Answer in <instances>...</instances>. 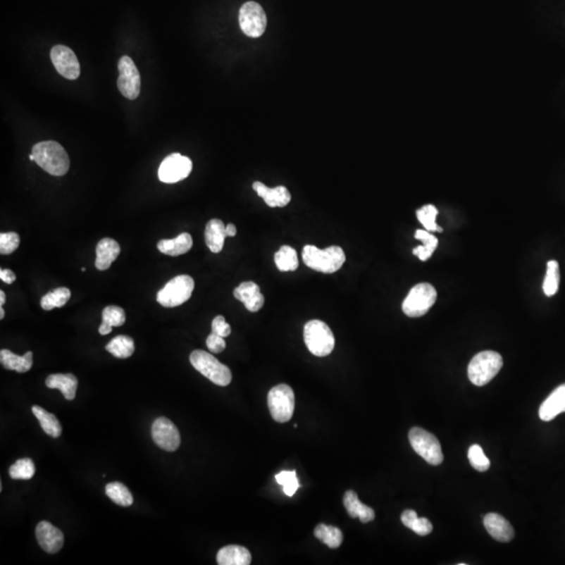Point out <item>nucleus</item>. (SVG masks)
<instances>
[{
    "instance_id": "f257e3e1",
    "label": "nucleus",
    "mask_w": 565,
    "mask_h": 565,
    "mask_svg": "<svg viewBox=\"0 0 565 565\" xmlns=\"http://www.w3.org/2000/svg\"><path fill=\"white\" fill-rule=\"evenodd\" d=\"M35 163L54 176H63L70 170V161L66 149L55 141L41 142L32 150Z\"/></svg>"
},
{
    "instance_id": "2f4dec72",
    "label": "nucleus",
    "mask_w": 565,
    "mask_h": 565,
    "mask_svg": "<svg viewBox=\"0 0 565 565\" xmlns=\"http://www.w3.org/2000/svg\"><path fill=\"white\" fill-rule=\"evenodd\" d=\"M275 262L281 271H294L299 268V258L294 248L284 245L275 254Z\"/></svg>"
},
{
    "instance_id": "c756f323",
    "label": "nucleus",
    "mask_w": 565,
    "mask_h": 565,
    "mask_svg": "<svg viewBox=\"0 0 565 565\" xmlns=\"http://www.w3.org/2000/svg\"><path fill=\"white\" fill-rule=\"evenodd\" d=\"M106 350L116 358H129L135 350L132 338L126 335H118L114 337L106 346Z\"/></svg>"
},
{
    "instance_id": "473e14b6",
    "label": "nucleus",
    "mask_w": 565,
    "mask_h": 565,
    "mask_svg": "<svg viewBox=\"0 0 565 565\" xmlns=\"http://www.w3.org/2000/svg\"><path fill=\"white\" fill-rule=\"evenodd\" d=\"M71 292L70 289L66 287H60V288L55 289L51 292L47 293L46 295L41 299V307L42 309L49 311V310L55 309V308H61L70 301Z\"/></svg>"
},
{
    "instance_id": "f03ea898",
    "label": "nucleus",
    "mask_w": 565,
    "mask_h": 565,
    "mask_svg": "<svg viewBox=\"0 0 565 565\" xmlns=\"http://www.w3.org/2000/svg\"><path fill=\"white\" fill-rule=\"evenodd\" d=\"M304 263L309 268L323 273H334L346 262V254L340 247L319 249L314 245H306L303 249Z\"/></svg>"
},
{
    "instance_id": "9b49d317",
    "label": "nucleus",
    "mask_w": 565,
    "mask_h": 565,
    "mask_svg": "<svg viewBox=\"0 0 565 565\" xmlns=\"http://www.w3.org/2000/svg\"><path fill=\"white\" fill-rule=\"evenodd\" d=\"M118 88L120 94L128 99L135 100L141 92V75L133 60L129 56H123L118 61Z\"/></svg>"
},
{
    "instance_id": "2eb2a0df",
    "label": "nucleus",
    "mask_w": 565,
    "mask_h": 565,
    "mask_svg": "<svg viewBox=\"0 0 565 565\" xmlns=\"http://www.w3.org/2000/svg\"><path fill=\"white\" fill-rule=\"evenodd\" d=\"M36 538L41 549L46 553L56 554L63 547L64 535L49 521H41L36 528Z\"/></svg>"
},
{
    "instance_id": "423d86ee",
    "label": "nucleus",
    "mask_w": 565,
    "mask_h": 565,
    "mask_svg": "<svg viewBox=\"0 0 565 565\" xmlns=\"http://www.w3.org/2000/svg\"><path fill=\"white\" fill-rule=\"evenodd\" d=\"M437 301V290L428 282L416 285L409 291L402 304L404 314L409 318H420L430 310Z\"/></svg>"
},
{
    "instance_id": "7ed1b4c3",
    "label": "nucleus",
    "mask_w": 565,
    "mask_h": 565,
    "mask_svg": "<svg viewBox=\"0 0 565 565\" xmlns=\"http://www.w3.org/2000/svg\"><path fill=\"white\" fill-rule=\"evenodd\" d=\"M502 355L495 351H483L476 354L468 366L469 380L476 387H484L502 370Z\"/></svg>"
},
{
    "instance_id": "37998d69",
    "label": "nucleus",
    "mask_w": 565,
    "mask_h": 565,
    "mask_svg": "<svg viewBox=\"0 0 565 565\" xmlns=\"http://www.w3.org/2000/svg\"><path fill=\"white\" fill-rule=\"evenodd\" d=\"M411 530H413L416 534L420 535V536H426V535L430 534L431 530H433V525L425 517H417L413 525H411Z\"/></svg>"
},
{
    "instance_id": "f8f14e48",
    "label": "nucleus",
    "mask_w": 565,
    "mask_h": 565,
    "mask_svg": "<svg viewBox=\"0 0 565 565\" xmlns=\"http://www.w3.org/2000/svg\"><path fill=\"white\" fill-rule=\"evenodd\" d=\"M193 163L189 157L173 153L163 159L159 169V178L161 182L176 183L191 174Z\"/></svg>"
},
{
    "instance_id": "393cba45",
    "label": "nucleus",
    "mask_w": 565,
    "mask_h": 565,
    "mask_svg": "<svg viewBox=\"0 0 565 565\" xmlns=\"http://www.w3.org/2000/svg\"><path fill=\"white\" fill-rule=\"evenodd\" d=\"M192 247H193V239L187 232H182L175 239L161 240L157 244L159 252L171 256H178L187 254L191 250Z\"/></svg>"
},
{
    "instance_id": "dca6fc26",
    "label": "nucleus",
    "mask_w": 565,
    "mask_h": 565,
    "mask_svg": "<svg viewBox=\"0 0 565 565\" xmlns=\"http://www.w3.org/2000/svg\"><path fill=\"white\" fill-rule=\"evenodd\" d=\"M234 297L244 304L250 312H258L265 303L264 295L261 293L260 287L254 282H244L234 290Z\"/></svg>"
},
{
    "instance_id": "bb28decb",
    "label": "nucleus",
    "mask_w": 565,
    "mask_h": 565,
    "mask_svg": "<svg viewBox=\"0 0 565 565\" xmlns=\"http://www.w3.org/2000/svg\"><path fill=\"white\" fill-rule=\"evenodd\" d=\"M102 323L99 328V333L101 335H107L111 333L112 328L120 327L126 321V314L122 308L118 306H108L103 310Z\"/></svg>"
},
{
    "instance_id": "9d476101",
    "label": "nucleus",
    "mask_w": 565,
    "mask_h": 565,
    "mask_svg": "<svg viewBox=\"0 0 565 565\" xmlns=\"http://www.w3.org/2000/svg\"><path fill=\"white\" fill-rule=\"evenodd\" d=\"M239 23L245 35L250 38H259L266 30L267 16L260 4L248 1L240 8Z\"/></svg>"
},
{
    "instance_id": "58836bf2",
    "label": "nucleus",
    "mask_w": 565,
    "mask_h": 565,
    "mask_svg": "<svg viewBox=\"0 0 565 565\" xmlns=\"http://www.w3.org/2000/svg\"><path fill=\"white\" fill-rule=\"evenodd\" d=\"M468 459L474 469L485 472L490 468V461L485 454L484 450L478 444H474L468 450Z\"/></svg>"
},
{
    "instance_id": "f704fd0d",
    "label": "nucleus",
    "mask_w": 565,
    "mask_h": 565,
    "mask_svg": "<svg viewBox=\"0 0 565 565\" xmlns=\"http://www.w3.org/2000/svg\"><path fill=\"white\" fill-rule=\"evenodd\" d=\"M560 273L557 261H549L547 265V275L543 282V291L547 297H553L559 288Z\"/></svg>"
},
{
    "instance_id": "4468645a",
    "label": "nucleus",
    "mask_w": 565,
    "mask_h": 565,
    "mask_svg": "<svg viewBox=\"0 0 565 565\" xmlns=\"http://www.w3.org/2000/svg\"><path fill=\"white\" fill-rule=\"evenodd\" d=\"M51 59L58 73L68 80H77L81 73L79 60L70 47L56 45L51 49Z\"/></svg>"
},
{
    "instance_id": "c9c22d12",
    "label": "nucleus",
    "mask_w": 565,
    "mask_h": 565,
    "mask_svg": "<svg viewBox=\"0 0 565 565\" xmlns=\"http://www.w3.org/2000/svg\"><path fill=\"white\" fill-rule=\"evenodd\" d=\"M13 480H31L36 473V467L31 459H18L8 470Z\"/></svg>"
},
{
    "instance_id": "20e7f679",
    "label": "nucleus",
    "mask_w": 565,
    "mask_h": 565,
    "mask_svg": "<svg viewBox=\"0 0 565 565\" xmlns=\"http://www.w3.org/2000/svg\"><path fill=\"white\" fill-rule=\"evenodd\" d=\"M192 366L204 377L219 387H228L232 383V372L228 366L221 364L212 354L195 350L190 356Z\"/></svg>"
},
{
    "instance_id": "39448f33",
    "label": "nucleus",
    "mask_w": 565,
    "mask_h": 565,
    "mask_svg": "<svg viewBox=\"0 0 565 565\" xmlns=\"http://www.w3.org/2000/svg\"><path fill=\"white\" fill-rule=\"evenodd\" d=\"M304 340L308 350L318 357L330 355L335 347V338L329 325L318 319L308 321L304 328Z\"/></svg>"
},
{
    "instance_id": "e433bc0d",
    "label": "nucleus",
    "mask_w": 565,
    "mask_h": 565,
    "mask_svg": "<svg viewBox=\"0 0 565 565\" xmlns=\"http://www.w3.org/2000/svg\"><path fill=\"white\" fill-rule=\"evenodd\" d=\"M437 210L433 204H427L423 208L417 211V217L419 221L423 224L425 230L430 232H443L441 228L437 226L435 219H437Z\"/></svg>"
},
{
    "instance_id": "c03bdc74",
    "label": "nucleus",
    "mask_w": 565,
    "mask_h": 565,
    "mask_svg": "<svg viewBox=\"0 0 565 565\" xmlns=\"http://www.w3.org/2000/svg\"><path fill=\"white\" fill-rule=\"evenodd\" d=\"M417 517L418 515L417 513H416V511L405 510L404 512L402 513V515H401V521H402V523L405 526V527L411 529V525H413L414 521H415V519H417Z\"/></svg>"
},
{
    "instance_id": "6e6552de",
    "label": "nucleus",
    "mask_w": 565,
    "mask_h": 565,
    "mask_svg": "<svg viewBox=\"0 0 565 565\" xmlns=\"http://www.w3.org/2000/svg\"><path fill=\"white\" fill-rule=\"evenodd\" d=\"M195 282L190 275H178L171 280L159 293L157 302L163 307L174 308L189 301Z\"/></svg>"
},
{
    "instance_id": "1a4fd4ad",
    "label": "nucleus",
    "mask_w": 565,
    "mask_h": 565,
    "mask_svg": "<svg viewBox=\"0 0 565 565\" xmlns=\"http://www.w3.org/2000/svg\"><path fill=\"white\" fill-rule=\"evenodd\" d=\"M268 407L271 417L279 423L288 422L294 413V392L289 385H279L268 392Z\"/></svg>"
},
{
    "instance_id": "49530a36",
    "label": "nucleus",
    "mask_w": 565,
    "mask_h": 565,
    "mask_svg": "<svg viewBox=\"0 0 565 565\" xmlns=\"http://www.w3.org/2000/svg\"><path fill=\"white\" fill-rule=\"evenodd\" d=\"M237 235V228L234 224L230 223L226 225V236L235 237Z\"/></svg>"
},
{
    "instance_id": "a211bd4d",
    "label": "nucleus",
    "mask_w": 565,
    "mask_h": 565,
    "mask_svg": "<svg viewBox=\"0 0 565 565\" xmlns=\"http://www.w3.org/2000/svg\"><path fill=\"white\" fill-rule=\"evenodd\" d=\"M484 526L489 534L500 542H510L514 538V530L502 515L489 513L484 517Z\"/></svg>"
},
{
    "instance_id": "7c9ffc66",
    "label": "nucleus",
    "mask_w": 565,
    "mask_h": 565,
    "mask_svg": "<svg viewBox=\"0 0 565 565\" xmlns=\"http://www.w3.org/2000/svg\"><path fill=\"white\" fill-rule=\"evenodd\" d=\"M314 535L316 538L319 539L321 542L327 545L330 549H337L342 545V532L338 528L333 527V526H327L321 523L314 530Z\"/></svg>"
},
{
    "instance_id": "4c0bfd02",
    "label": "nucleus",
    "mask_w": 565,
    "mask_h": 565,
    "mask_svg": "<svg viewBox=\"0 0 565 565\" xmlns=\"http://www.w3.org/2000/svg\"><path fill=\"white\" fill-rule=\"evenodd\" d=\"M275 480L278 484L282 486L285 495L287 496H293L297 492V489L299 488V478L297 476V471H282L275 476Z\"/></svg>"
},
{
    "instance_id": "6ab92c4d",
    "label": "nucleus",
    "mask_w": 565,
    "mask_h": 565,
    "mask_svg": "<svg viewBox=\"0 0 565 565\" xmlns=\"http://www.w3.org/2000/svg\"><path fill=\"white\" fill-rule=\"evenodd\" d=\"M565 411V383L554 390L539 409V417L549 422Z\"/></svg>"
},
{
    "instance_id": "0eeeda50",
    "label": "nucleus",
    "mask_w": 565,
    "mask_h": 565,
    "mask_svg": "<svg viewBox=\"0 0 565 565\" xmlns=\"http://www.w3.org/2000/svg\"><path fill=\"white\" fill-rule=\"evenodd\" d=\"M409 439L413 449L427 463L437 466L443 461L441 444L433 433L420 427H414L409 430Z\"/></svg>"
},
{
    "instance_id": "5701e85b",
    "label": "nucleus",
    "mask_w": 565,
    "mask_h": 565,
    "mask_svg": "<svg viewBox=\"0 0 565 565\" xmlns=\"http://www.w3.org/2000/svg\"><path fill=\"white\" fill-rule=\"evenodd\" d=\"M45 385L49 389L61 390L66 400H73L75 398L77 389V379L73 374H53L49 375L45 380Z\"/></svg>"
},
{
    "instance_id": "de8ad7c7",
    "label": "nucleus",
    "mask_w": 565,
    "mask_h": 565,
    "mask_svg": "<svg viewBox=\"0 0 565 565\" xmlns=\"http://www.w3.org/2000/svg\"><path fill=\"white\" fill-rule=\"evenodd\" d=\"M4 303H6V294H4V291H0V306H4Z\"/></svg>"
},
{
    "instance_id": "aec40b11",
    "label": "nucleus",
    "mask_w": 565,
    "mask_h": 565,
    "mask_svg": "<svg viewBox=\"0 0 565 565\" xmlns=\"http://www.w3.org/2000/svg\"><path fill=\"white\" fill-rule=\"evenodd\" d=\"M217 564L219 565H249L252 564V554L247 547H241V545H226L218 552Z\"/></svg>"
},
{
    "instance_id": "ea45409f",
    "label": "nucleus",
    "mask_w": 565,
    "mask_h": 565,
    "mask_svg": "<svg viewBox=\"0 0 565 565\" xmlns=\"http://www.w3.org/2000/svg\"><path fill=\"white\" fill-rule=\"evenodd\" d=\"M20 244V237L16 232H2L0 234V254H11Z\"/></svg>"
},
{
    "instance_id": "b1692460",
    "label": "nucleus",
    "mask_w": 565,
    "mask_h": 565,
    "mask_svg": "<svg viewBox=\"0 0 565 565\" xmlns=\"http://www.w3.org/2000/svg\"><path fill=\"white\" fill-rule=\"evenodd\" d=\"M206 243L211 252L218 254L223 249L226 237V226L219 219H212L206 226Z\"/></svg>"
},
{
    "instance_id": "09e8293b",
    "label": "nucleus",
    "mask_w": 565,
    "mask_h": 565,
    "mask_svg": "<svg viewBox=\"0 0 565 565\" xmlns=\"http://www.w3.org/2000/svg\"><path fill=\"white\" fill-rule=\"evenodd\" d=\"M4 314H6V313H4V308H2V307L0 308V319H4Z\"/></svg>"
},
{
    "instance_id": "cd10ccee",
    "label": "nucleus",
    "mask_w": 565,
    "mask_h": 565,
    "mask_svg": "<svg viewBox=\"0 0 565 565\" xmlns=\"http://www.w3.org/2000/svg\"><path fill=\"white\" fill-rule=\"evenodd\" d=\"M32 411L38 419L39 423H40L45 433L53 437H59L61 435L62 426L55 415L49 413L42 407L38 406V405H34L32 407Z\"/></svg>"
},
{
    "instance_id": "79ce46f5",
    "label": "nucleus",
    "mask_w": 565,
    "mask_h": 565,
    "mask_svg": "<svg viewBox=\"0 0 565 565\" xmlns=\"http://www.w3.org/2000/svg\"><path fill=\"white\" fill-rule=\"evenodd\" d=\"M206 347L212 353H221L222 351L225 350L226 342L222 336L212 333L206 338Z\"/></svg>"
},
{
    "instance_id": "4be33fe9",
    "label": "nucleus",
    "mask_w": 565,
    "mask_h": 565,
    "mask_svg": "<svg viewBox=\"0 0 565 565\" xmlns=\"http://www.w3.org/2000/svg\"><path fill=\"white\" fill-rule=\"evenodd\" d=\"M344 504L346 507L347 512L352 519H359L360 521L364 523L374 521V510L362 504L354 491H347L344 496Z\"/></svg>"
},
{
    "instance_id": "c85d7f7f",
    "label": "nucleus",
    "mask_w": 565,
    "mask_h": 565,
    "mask_svg": "<svg viewBox=\"0 0 565 565\" xmlns=\"http://www.w3.org/2000/svg\"><path fill=\"white\" fill-rule=\"evenodd\" d=\"M415 238L421 241L423 245L416 247L415 249L413 250V254L417 256L420 260L425 262V261L428 260V259L433 256V252L437 249L439 241H437V238L435 235L430 234V232L426 230H418L417 232H416Z\"/></svg>"
},
{
    "instance_id": "a18cd8bd",
    "label": "nucleus",
    "mask_w": 565,
    "mask_h": 565,
    "mask_svg": "<svg viewBox=\"0 0 565 565\" xmlns=\"http://www.w3.org/2000/svg\"><path fill=\"white\" fill-rule=\"evenodd\" d=\"M0 279H1L2 282H6V284H13L16 281V275L10 269L2 268L0 271Z\"/></svg>"
},
{
    "instance_id": "412c9836",
    "label": "nucleus",
    "mask_w": 565,
    "mask_h": 565,
    "mask_svg": "<svg viewBox=\"0 0 565 565\" xmlns=\"http://www.w3.org/2000/svg\"><path fill=\"white\" fill-rule=\"evenodd\" d=\"M96 254L97 269L107 271L120 254V244L113 239H102L97 245Z\"/></svg>"
},
{
    "instance_id": "a878e982",
    "label": "nucleus",
    "mask_w": 565,
    "mask_h": 565,
    "mask_svg": "<svg viewBox=\"0 0 565 565\" xmlns=\"http://www.w3.org/2000/svg\"><path fill=\"white\" fill-rule=\"evenodd\" d=\"M0 361L6 370L25 373L31 370L33 366V353L27 352L23 356H18L8 350L0 351Z\"/></svg>"
},
{
    "instance_id": "ddd939ff",
    "label": "nucleus",
    "mask_w": 565,
    "mask_h": 565,
    "mask_svg": "<svg viewBox=\"0 0 565 565\" xmlns=\"http://www.w3.org/2000/svg\"><path fill=\"white\" fill-rule=\"evenodd\" d=\"M152 437L159 447L166 452H175L180 445V433L173 422L165 417L155 420L152 425Z\"/></svg>"
},
{
    "instance_id": "f3484780",
    "label": "nucleus",
    "mask_w": 565,
    "mask_h": 565,
    "mask_svg": "<svg viewBox=\"0 0 565 565\" xmlns=\"http://www.w3.org/2000/svg\"><path fill=\"white\" fill-rule=\"evenodd\" d=\"M254 191L260 197L263 198L265 204L271 208H284L291 201V195L286 187H266L264 183L256 181L252 185Z\"/></svg>"
},
{
    "instance_id": "72a5a7b5",
    "label": "nucleus",
    "mask_w": 565,
    "mask_h": 565,
    "mask_svg": "<svg viewBox=\"0 0 565 565\" xmlns=\"http://www.w3.org/2000/svg\"><path fill=\"white\" fill-rule=\"evenodd\" d=\"M106 495L118 506L130 507L133 504V496L129 489L122 483L113 482L107 484Z\"/></svg>"
},
{
    "instance_id": "a19ab883",
    "label": "nucleus",
    "mask_w": 565,
    "mask_h": 565,
    "mask_svg": "<svg viewBox=\"0 0 565 565\" xmlns=\"http://www.w3.org/2000/svg\"><path fill=\"white\" fill-rule=\"evenodd\" d=\"M212 331L222 337H228L232 333V328L226 323L224 316H219L213 319Z\"/></svg>"
}]
</instances>
